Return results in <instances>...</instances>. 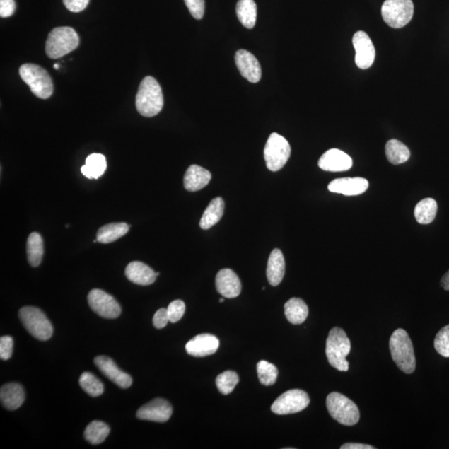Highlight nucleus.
Here are the masks:
<instances>
[{"label": "nucleus", "instance_id": "9d476101", "mask_svg": "<svg viewBox=\"0 0 449 449\" xmlns=\"http://www.w3.org/2000/svg\"><path fill=\"white\" fill-rule=\"evenodd\" d=\"M310 401L309 395L303 390H288L274 402L272 411L280 415L299 413L308 407Z\"/></svg>", "mask_w": 449, "mask_h": 449}, {"label": "nucleus", "instance_id": "c9c22d12", "mask_svg": "<svg viewBox=\"0 0 449 449\" xmlns=\"http://www.w3.org/2000/svg\"><path fill=\"white\" fill-rule=\"evenodd\" d=\"M434 347L441 356L449 358V325L439 330L434 339Z\"/></svg>", "mask_w": 449, "mask_h": 449}, {"label": "nucleus", "instance_id": "f3484780", "mask_svg": "<svg viewBox=\"0 0 449 449\" xmlns=\"http://www.w3.org/2000/svg\"><path fill=\"white\" fill-rule=\"evenodd\" d=\"M319 167L327 172L348 171L353 166V160L348 154L339 149H330L319 160Z\"/></svg>", "mask_w": 449, "mask_h": 449}, {"label": "nucleus", "instance_id": "79ce46f5", "mask_svg": "<svg viewBox=\"0 0 449 449\" xmlns=\"http://www.w3.org/2000/svg\"><path fill=\"white\" fill-rule=\"evenodd\" d=\"M16 4L14 0H0V16L8 18L16 12Z\"/></svg>", "mask_w": 449, "mask_h": 449}, {"label": "nucleus", "instance_id": "49530a36", "mask_svg": "<svg viewBox=\"0 0 449 449\" xmlns=\"http://www.w3.org/2000/svg\"><path fill=\"white\" fill-rule=\"evenodd\" d=\"M224 301H225V300L223 299V298H221V299H220V301H220V303H222V302H224Z\"/></svg>", "mask_w": 449, "mask_h": 449}, {"label": "nucleus", "instance_id": "4be33fe9", "mask_svg": "<svg viewBox=\"0 0 449 449\" xmlns=\"http://www.w3.org/2000/svg\"><path fill=\"white\" fill-rule=\"evenodd\" d=\"M0 400L4 408L8 410H16L21 408L25 402V391L21 385L9 383L1 387Z\"/></svg>", "mask_w": 449, "mask_h": 449}, {"label": "nucleus", "instance_id": "a878e982", "mask_svg": "<svg viewBox=\"0 0 449 449\" xmlns=\"http://www.w3.org/2000/svg\"><path fill=\"white\" fill-rule=\"evenodd\" d=\"M236 14L242 25L249 30L256 25L257 18V7L254 0H239L236 4Z\"/></svg>", "mask_w": 449, "mask_h": 449}, {"label": "nucleus", "instance_id": "ddd939ff", "mask_svg": "<svg viewBox=\"0 0 449 449\" xmlns=\"http://www.w3.org/2000/svg\"><path fill=\"white\" fill-rule=\"evenodd\" d=\"M173 414V407L169 402L163 399H155L141 406L136 412V417L158 423L167 422Z\"/></svg>", "mask_w": 449, "mask_h": 449}, {"label": "nucleus", "instance_id": "e433bc0d", "mask_svg": "<svg viewBox=\"0 0 449 449\" xmlns=\"http://www.w3.org/2000/svg\"><path fill=\"white\" fill-rule=\"evenodd\" d=\"M167 310L170 322L177 323L185 313L186 305L182 301L176 300L170 303Z\"/></svg>", "mask_w": 449, "mask_h": 449}, {"label": "nucleus", "instance_id": "dca6fc26", "mask_svg": "<svg viewBox=\"0 0 449 449\" xmlns=\"http://www.w3.org/2000/svg\"><path fill=\"white\" fill-rule=\"evenodd\" d=\"M219 346V339L215 335L202 334L197 335L186 344V351L194 357H206L214 354Z\"/></svg>", "mask_w": 449, "mask_h": 449}, {"label": "nucleus", "instance_id": "412c9836", "mask_svg": "<svg viewBox=\"0 0 449 449\" xmlns=\"http://www.w3.org/2000/svg\"><path fill=\"white\" fill-rule=\"evenodd\" d=\"M211 174L208 170L197 165L189 167L184 176V187L188 192L202 190L211 182Z\"/></svg>", "mask_w": 449, "mask_h": 449}, {"label": "nucleus", "instance_id": "72a5a7b5", "mask_svg": "<svg viewBox=\"0 0 449 449\" xmlns=\"http://www.w3.org/2000/svg\"><path fill=\"white\" fill-rule=\"evenodd\" d=\"M257 370L260 382L263 385L271 386L277 380L278 370L273 363L261 361L257 363Z\"/></svg>", "mask_w": 449, "mask_h": 449}, {"label": "nucleus", "instance_id": "20e7f679", "mask_svg": "<svg viewBox=\"0 0 449 449\" xmlns=\"http://www.w3.org/2000/svg\"><path fill=\"white\" fill-rule=\"evenodd\" d=\"M78 35L70 27H59L54 28L46 41L45 52L49 59H57L69 54L78 48Z\"/></svg>", "mask_w": 449, "mask_h": 449}, {"label": "nucleus", "instance_id": "a19ab883", "mask_svg": "<svg viewBox=\"0 0 449 449\" xmlns=\"http://www.w3.org/2000/svg\"><path fill=\"white\" fill-rule=\"evenodd\" d=\"M169 317L167 309H160L156 312L153 323L155 328L163 329L168 323Z\"/></svg>", "mask_w": 449, "mask_h": 449}, {"label": "nucleus", "instance_id": "bb28decb", "mask_svg": "<svg viewBox=\"0 0 449 449\" xmlns=\"http://www.w3.org/2000/svg\"><path fill=\"white\" fill-rule=\"evenodd\" d=\"M107 169V161L103 154L93 153L89 155L81 168L83 176L88 179H98Z\"/></svg>", "mask_w": 449, "mask_h": 449}, {"label": "nucleus", "instance_id": "f257e3e1", "mask_svg": "<svg viewBox=\"0 0 449 449\" xmlns=\"http://www.w3.org/2000/svg\"><path fill=\"white\" fill-rule=\"evenodd\" d=\"M164 105L162 88L153 77L143 79L136 96V107L141 116L152 117L162 111Z\"/></svg>", "mask_w": 449, "mask_h": 449}, {"label": "nucleus", "instance_id": "c756f323", "mask_svg": "<svg viewBox=\"0 0 449 449\" xmlns=\"http://www.w3.org/2000/svg\"><path fill=\"white\" fill-rule=\"evenodd\" d=\"M28 261L33 267H39L44 257V242L42 236L37 233H33L27 240Z\"/></svg>", "mask_w": 449, "mask_h": 449}, {"label": "nucleus", "instance_id": "c85d7f7f", "mask_svg": "<svg viewBox=\"0 0 449 449\" xmlns=\"http://www.w3.org/2000/svg\"><path fill=\"white\" fill-rule=\"evenodd\" d=\"M438 205L433 198H425L415 206L414 216L419 224L427 225L436 218Z\"/></svg>", "mask_w": 449, "mask_h": 449}, {"label": "nucleus", "instance_id": "a18cd8bd", "mask_svg": "<svg viewBox=\"0 0 449 449\" xmlns=\"http://www.w3.org/2000/svg\"><path fill=\"white\" fill-rule=\"evenodd\" d=\"M54 68L55 69H58L59 68V64H54Z\"/></svg>", "mask_w": 449, "mask_h": 449}, {"label": "nucleus", "instance_id": "6ab92c4d", "mask_svg": "<svg viewBox=\"0 0 449 449\" xmlns=\"http://www.w3.org/2000/svg\"><path fill=\"white\" fill-rule=\"evenodd\" d=\"M368 182L362 177H346L334 180L329 184L330 192L343 194L346 196L361 195L367 191Z\"/></svg>", "mask_w": 449, "mask_h": 449}, {"label": "nucleus", "instance_id": "c03bdc74", "mask_svg": "<svg viewBox=\"0 0 449 449\" xmlns=\"http://www.w3.org/2000/svg\"><path fill=\"white\" fill-rule=\"evenodd\" d=\"M441 283L444 290L449 291V271L443 276Z\"/></svg>", "mask_w": 449, "mask_h": 449}, {"label": "nucleus", "instance_id": "0eeeda50", "mask_svg": "<svg viewBox=\"0 0 449 449\" xmlns=\"http://www.w3.org/2000/svg\"><path fill=\"white\" fill-rule=\"evenodd\" d=\"M326 406L332 417L346 426H353L359 420V410L357 405L347 397L334 392L326 400Z\"/></svg>", "mask_w": 449, "mask_h": 449}, {"label": "nucleus", "instance_id": "473e14b6", "mask_svg": "<svg viewBox=\"0 0 449 449\" xmlns=\"http://www.w3.org/2000/svg\"><path fill=\"white\" fill-rule=\"evenodd\" d=\"M79 385L91 397L100 396L104 391L103 383L90 372L82 373L81 376H80Z\"/></svg>", "mask_w": 449, "mask_h": 449}, {"label": "nucleus", "instance_id": "5701e85b", "mask_svg": "<svg viewBox=\"0 0 449 449\" xmlns=\"http://www.w3.org/2000/svg\"><path fill=\"white\" fill-rule=\"evenodd\" d=\"M286 262L281 250H272L268 260L267 276L272 286L280 285L285 276Z\"/></svg>", "mask_w": 449, "mask_h": 449}, {"label": "nucleus", "instance_id": "2eb2a0df", "mask_svg": "<svg viewBox=\"0 0 449 449\" xmlns=\"http://www.w3.org/2000/svg\"><path fill=\"white\" fill-rule=\"evenodd\" d=\"M96 366L108 380L115 383V385L122 387V389H127L132 384V377L127 373L122 371L117 367L115 361L110 357L98 356L94 359Z\"/></svg>", "mask_w": 449, "mask_h": 449}, {"label": "nucleus", "instance_id": "b1692460", "mask_svg": "<svg viewBox=\"0 0 449 449\" xmlns=\"http://www.w3.org/2000/svg\"><path fill=\"white\" fill-rule=\"evenodd\" d=\"M225 203L221 197H216L210 202L200 221V228L208 230L218 223L224 214Z\"/></svg>", "mask_w": 449, "mask_h": 449}, {"label": "nucleus", "instance_id": "6e6552de", "mask_svg": "<svg viewBox=\"0 0 449 449\" xmlns=\"http://www.w3.org/2000/svg\"><path fill=\"white\" fill-rule=\"evenodd\" d=\"M291 153V145L284 136L276 132L269 135L264 149V161L269 171H280L289 160Z\"/></svg>", "mask_w": 449, "mask_h": 449}, {"label": "nucleus", "instance_id": "7c9ffc66", "mask_svg": "<svg viewBox=\"0 0 449 449\" xmlns=\"http://www.w3.org/2000/svg\"><path fill=\"white\" fill-rule=\"evenodd\" d=\"M385 153L387 160L394 165H399L407 162L410 157L408 146L396 139H392L387 141L385 146Z\"/></svg>", "mask_w": 449, "mask_h": 449}, {"label": "nucleus", "instance_id": "2f4dec72", "mask_svg": "<svg viewBox=\"0 0 449 449\" xmlns=\"http://www.w3.org/2000/svg\"><path fill=\"white\" fill-rule=\"evenodd\" d=\"M110 433V428L107 424L102 421H93L85 429L84 438L93 445H97L105 441Z\"/></svg>", "mask_w": 449, "mask_h": 449}, {"label": "nucleus", "instance_id": "ea45409f", "mask_svg": "<svg viewBox=\"0 0 449 449\" xmlns=\"http://www.w3.org/2000/svg\"><path fill=\"white\" fill-rule=\"evenodd\" d=\"M63 2L69 11L78 13L87 8L89 0H63Z\"/></svg>", "mask_w": 449, "mask_h": 449}, {"label": "nucleus", "instance_id": "393cba45", "mask_svg": "<svg viewBox=\"0 0 449 449\" xmlns=\"http://www.w3.org/2000/svg\"><path fill=\"white\" fill-rule=\"evenodd\" d=\"M284 307H285L286 317L293 325L304 323L308 317V306L300 298H291Z\"/></svg>", "mask_w": 449, "mask_h": 449}, {"label": "nucleus", "instance_id": "39448f33", "mask_svg": "<svg viewBox=\"0 0 449 449\" xmlns=\"http://www.w3.org/2000/svg\"><path fill=\"white\" fill-rule=\"evenodd\" d=\"M20 75L36 97L48 99L53 94L54 84L50 75L40 66L34 64H23L20 69Z\"/></svg>", "mask_w": 449, "mask_h": 449}, {"label": "nucleus", "instance_id": "4c0bfd02", "mask_svg": "<svg viewBox=\"0 0 449 449\" xmlns=\"http://www.w3.org/2000/svg\"><path fill=\"white\" fill-rule=\"evenodd\" d=\"M189 12L196 20H202L205 13V0H184Z\"/></svg>", "mask_w": 449, "mask_h": 449}, {"label": "nucleus", "instance_id": "f8f14e48", "mask_svg": "<svg viewBox=\"0 0 449 449\" xmlns=\"http://www.w3.org/2000/svg\"><path fill=\"white\" fill-rule=\"evenodd\" d=\"M353 45L356 50V64L361 69L371 67L375 59V48L371 37L363 31H358L353 37Z\"/></svg>", "mask_w": 449, "mask_h": 449}, {"label": "nucleus", "instance_id": "423d86ee", "mask_svg": "<svg viewBox=\"0 0 449 449\" xmlns=\"http://www.w3.org/2000/svg\"><path fill=\"white\" fill-rule=\"evenodd\" d=\"M18 316L25 328L32 337L39 340H48L54 333V328L47 316L39 308L32 306L23 307Z\"/></svg>", "mask_w": 449, "mask_h": 449}, {"label": "nucleus", "instance_id": "37998d69", "mask_svg": "<svg viewBox=\"0 0 449 449\" xmlns=\"http://www.w3.org/2000/svg\"><path fill=\"white\" fill-rule=\"evenodd\" d=\"M342 449H375V447L371 445H368V444L363 443H349L344 444L342 447Z\"/></svg>", "mask_w": 449, "mask_h": 449}, {"label": "nucleus", "instance_id": "a211bd4d", "mask_svg": "<svg viewBox=\"0 0 449 449\" xmlns=\"http://www.w3.org/2000/svg\"><path fill=\"white\" fill-rule=\"evenodd\" d=\"M216 288L222 296L233 299L240 294L242 283L233 269H223L217 273Z\"/></svg>", "mask_w": 449, "mask_h": 449}, {"label": "nucleus", "instance_id": "58836bf2", "mask_svg": "<svg viewBox=\"0 0 449 449\" xmlns=\"http://www.w3.org/2000/svg\"><path fill=\"white\" fill-rule=\"evenodd\" d=\"M13 340L11 337H3L0 339V358L3 361H8L13 354Z\"/></svg>", "mask_w": 449, "mask_h": 449}, {"label": "nucleus", "instance_id": "aec40b11", "mask_svg": "<svg viewBox=\"0 0 449 449\" xmlns=\"http://www.w3.org/2000/svg\"><path fill=\"white\" fill-rule=\"evenodd\" d=\"M125 275L130 281L139 286L152 285L158 276L152 268L140 262H132L127 264Z\"/></svg>", "mask_w": 449, "mask_h": 449}, {"label": "nucleus", "instance_id": "4468645a", "mask_svg": "<svg viewBox=\"0 0 449 449\" xmlns=\"http://www.w3.org/2000/svg\"><path fill=\"white\" fill-rule=\"evenodd\" d=\"M235 60L240 74L249 82L257 83L261 80V64L252 53L245 49L238 50L235 53Z\"/></svg>", "mask_w": 449, "mask_h": 449}, {"label": "nucleus", "instance_id": "7ed1b4c3", "mask_svg": "<svg viewBox=\"0 0 449 449\" xmlns=\"http://www.w3.org/2000/svg\"><path fill=\"white\" fill-rule=\"evenodd\" d=\"M351 340L342 329L334 327L330 330L326 340L325 353L330 365L339 371L349 370L346 357L351 353Z\"/></svg>", "mask_w": 449, "mask_h": 449}, {"label": "nucleus", "instance_id": "f03ea898", "mask_svg": "<svg viewBox=\"0 0 449 449\" xmlns=\"http://www.w3.org/2000/svg\"><path fill=\"white\" fill-rule=\"evenodd\" d=\"M390 349L392 358L400 371L405 373H412L415 371L416 359L413 344L404 330H396L391 335Z\"/></svg>", "mask_w": 449, "mask_h": 449}, {"label": "nucleus", "instance_id": "9b49d317", "mask_svg": "<svg viewBox=\"0 0 449 449\" xmlns=\"http://www.w3.org/2000/svg\"><path fill=\"white\" fill-rule=\"evenodd\" d=\"M88 301L90 308L103 318L116 319L121 315L120 305L105 291L98 289L90 291Z\"/></svg>", "mask_w": 449, "mask_h": 449}, {"label": "nucleus", "instance_id": "de8ad7c7", "mask_svg": "<svg viewBox=\"0 0 449 449\" xmlns=\"http://www.w3.org/2000/svg\"><path fill=\"white\" fill-rule=\"evenodd\" d=\"M159 275H160V273H159V272H157V276H158Z\"/></svg>", "mask_w": 449, "mask_h": 449}, {"label": "nucleus", "instance_id": "1a4fd4ad", "mask_svg": "<svg viewBox=\"0 0 449 449\" xmlns=\"http://www.w3.org/2000/svg\"><path fill=\"white\" fill-rule=\"evenodd\" d=\"M412 0H385L381 8L383 20L391 28L407 25L414 16Z\"/></svg>", "mask_w": 449, "mask_h": 449}, {"label": "nucleus", "instance_id": "cd10ccee", "mask_svg": "<svg viewBox=\"0 0 449 449\" xmlns=\"http://www.w3.org/2000/svg\"><path fill=\"white\" fill-rule=\"evenodd\" d=\"M129 231L127 223H111L102 226L97 233L98 243L108 244L115 242L125 235Z\"/></svg>", "mask_w": 449, "mask_h": 449}, {"label": "nucleus", "instance_id": "f704fd0d", "mask_svg": "<svg viewBox=\"0 0 449 449\" xmlns=\"http://www.w3.org/2000/svg\"><path fill=\"white\" fill-rule=\"evenodd\" d=\"M239 383V376L234 371H225L217 376L216 384L217 389L224 395L231 393Z\"/></svg>", "mask_w": 449, "mask_h": 449}]
</instances>
